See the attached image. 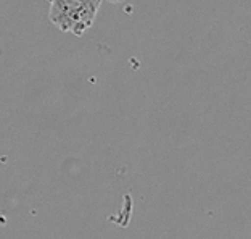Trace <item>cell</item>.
Here are the masks:
<instances>
[{"label": "cell", "instance_id": "6da1fadb", "mask_svg": "<svg viewBox=\"0 0 251 239\" xmlns=\"http://www.w3.org/2000/svg\"><path fill=\"white\" fill-rule=\"evenodd\" d=\"M103 0H50L49 18L61 32L82 36L90 30Z\"/></svg>", "mask_w": 251, "mask_h": 239}, {"label": "cell", "instance_id": "7a4b0ae2", "mask_svg": "<svg viewBox=\"0 0 251 239\" xmlns=\"http://www.w3.org/2000/svg\"><path fill=\"white\" fill-rule=\"evenodd\" d=\"M110 3H123V2H126V0H108Z\"/></svg>", "mask_w": 251, "mask_h": 239}, {"label": "cell", "instance_id": "3957f363", "mask_svg": "<svg viewBox=\"0 0 251 239\" xmlns=\"http://www.w3.org/2000/svg\"><path fill=\"white\" fill-rule=\"evenodd\" d=\"M47 2H50V0H47Z\"/></svg>", "mask_w": 251, "mask_h": 239}]
</instances>
